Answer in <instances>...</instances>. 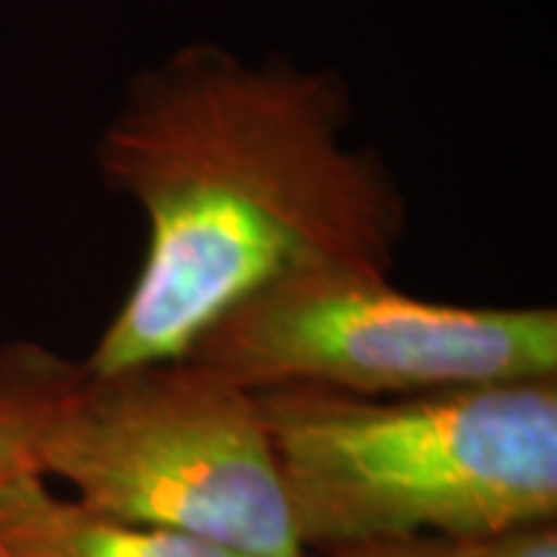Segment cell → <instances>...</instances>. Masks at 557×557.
<instances>
[{"label":"cell","mask_w":557,"mask_h":557,"mask_svg":"<svg viewBox=\"0 0 557 557\" xmlns=\"http://www.w3.org/2000/svg\"><path fill=\"white\" fill-rule=\"evenodd\" d=\"M335 72L186 44L131 81L97 139L102 180L137 205L146 251L90 375L186 359L220 319L292 276L391 273L406 201L379 152L347 143Z\"/></svg>","instance_id":"1"},{"label":"cell","mask_w":557,"mask_h":557,"mask_svg":"<svg viewBox=\"0 0 557 557\" xmlns=\"http://www.w3.org/2000/svg\"><path fill=\"white\" fill-rule=\"evenodd\" d=\"M310 555L557 520V381L412 397L260 391Z\"/></svg>","instance_id":"2"},{"label":"cell","mask_w":557,"mask_h":557,"mask_svg":"<svg viewBox=\"0 0 557 557\" xmlns=\"http://www.w3.org/2000/svg\"><path fill=\"white\" fill-rule=\"evenodd\" d=\"M40 478L112 518L242 557H310L260 397L193 357L84 369L44 440Z\"/></svg>","instance_id":"3"},{"label":"cell","mask_w":557,"mask_h":557,"mask_svg":"<svg viewBox=\"0 0 557 557\" xmlns=\"http://www.w3.org/2000/svg\"><path fill=\"white\" fill-rule=\"evenodd\" d=\"M189 357L255 394L412 397L557 381V310L443 304L403 292L391 273L338 267L245 300Z\"/></svg>","instance_id":"4"},{"label":"cell","mask_w":557,"mask_h":557,"mask_svg":"<svg viewBox=\"0 0 557 557\" xmlns=\"http://www.w3.org/2000/svg\"><path fill=\"white\" fill-rule=\"evenodd\" d=\"M0 548L7 557H242L208 539L112 518L40 474L0 486Z\"/></svg>","instance_id":"5"},{"label":"cell","mask_w":557,"mask_h":557,"mask_svg":"<svg viewBox=\"0 0 557 557\" xmlns=\"http://www.w3.org/2000/svg\"><path fill=\"white\" fill-rule=\"evenodd\" d=\"M84 366L38 341L0 347V486L40 474V449Z\"/></svg>","instance_id":"6"},{"label":"cell","mask_w":557,"mask_h":557,"mask_svg":"<svg viewBox=\"0 0 557 557\" xmlns=\"http://www.w3.org/2000/svg\"><path fill=\"white\" fill-rule=\"evenodd\" d=\"M468 557H557V520H539L474 542Z\"/></svg>","instance_id":"7"},{"label":"cell","mask_w":557,"mask_h":557,"mask_svg":"<svg viewBox=\"0 0 557 557\" xmlns=\"http://www.w3.org/2000/svg\"><path fill=\"white\" fill-rule=\"evenodd\" d=\"M474 542H446V539H418V542H391V545H362L344 552H325L310 557H468Z\"/></svg>","instance_id":"8"},{"label":"cell","mask_w":557,"mask_h":557,"mask_svg":"<svg viewBox=\"0 0 557 557\" xmlns=\"http://www.w3.org/2000/svg\"><path fill=\"white\" fill-rule=\"evenodd\" d=\"M0 557H7V552H3V548H0Z\"/></svg>","instance_id":"9"}]
</instances>
